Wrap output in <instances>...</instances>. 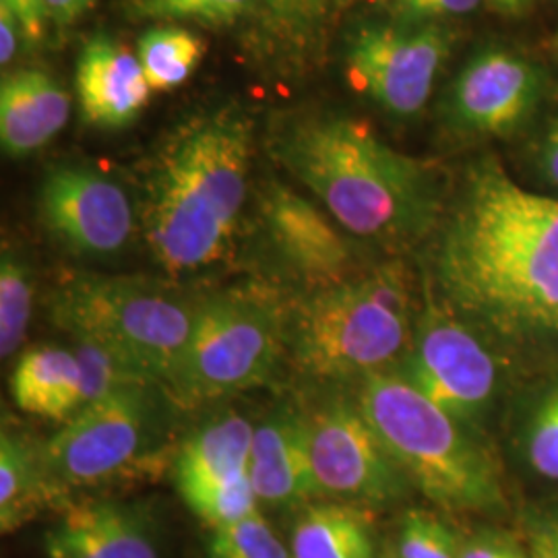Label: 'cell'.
Returning a JSON list of instances; mask_svg holds the SVG:
<instances>
[{
  "label": "cell",
  "instance_id": "cell-34",
  "mask_svg": "<svg viewBox=\"0 0 558 558\" xmlns=\"http://www.w3.org/2000/svg\"><path fill=\"white\" fill-rule=\"evenodd\" d=\"M0 7L7 9L20 23L23 41L38 46L46 34V4L44 0H0Z\"/></svg>",
  "mask_w": 558,
  "mask_h": 558
},
{
  "label": "cell",
  "instance_id": "cell-12",
  "mask_svg": "<svg viewBox=\"0 0 558 558\" xmlns=\"http://www.w3.org/2000/svg\"><path fill=\"white\" fill-rule=\"evenodd\" d=\"M38 214L41 226L80 255H114L135 230L126 191L106 174L83 166H59L46 174Z\"/></svg>",
  "mask_w": 558,
  "mask_h": 558
},
{
  "label": "cell",
  "instance_id": "cell-38",
  "mask_svg": "<svg viewBox=\"0 0 558 558\" xmlns=\"http://www.w3.org/2000/svg\"><path fill=\"white\" fill-rule=\"evenodd\" d=\"M490 4L495 9H499L500 13H507V15H519L523 11H527L534 0H490Z\"/></svg>",
  "mask_w": 558,
  "mask_h": 558
},
{
  "label": "cell",
  "instance_id": "cell-13",
  "mask_svg": "<svg viewBox=\"0 0 558 558\" xmlns=\"http://www.w3.org/2000/svg\"><path fill=\"white\" fill-rule=\"evenodd\" d=\"M544 96L536 62L507 48H486L463 64L447 89V122L468 135H509L534 117Z\"/></svg>",
  "mask_w": 558,
  "mask_h": 558
},
{
  "label": "cell",
  "instance_id": "cell-28",
  "mask_svg": "<svg viewBox=\"0 0 558 558\" xmlns=\"http://www.w3.org/2000/svg\"><path fill=\"white\" fill-rule=\"evenodd\" d=\"M207 558H292V550L259 509L234 523L211 530Z\"/></svg>",
  "mask_w": 558,
  "mask_h": 558
},
{
  "label": "cell",
  "instance_id": "cell-10",
  "mask_svg": "<svg viewBox=\"0 0 558 558\" xmlns=\"http://www.w3.org/2000/svg\"><path fill=\"white\" fill-rule=\"evenodd\" d=\"M399 373L451 416L482 430L499 396V362L447 300L426 299Z\"/></svg>",
  "mask_w": 558,
  "mask_h": 558
},
{
  "label": "cell",
  "instance_id": "cell-4",
  "mask_svg": "<svg viewBox=\"0 0 558 558\" xmlns=\"http://www.w3.org/2000/svg\"><path fill=\"white\" fill-rule=\"evenodd\" d=\"M356 398L414 490L433 505L482 518L509 511L499 459L482 430L445 412L393 366L359 380Z\"/></svg>",
  "mask_w": 558,
  "mask_h": 558
},
{
  "label": "cell",
  "instance_id": "cell-27",
  "mask_svg": "<svg viewBox=\"0 0 558 558\" xmlns=\"http://www.w3.org/2000/svg\"><path fill=\"white\" fill-rule=\"evenodd\" d=\"M331 0H263L260 21L286 48L306 52L319 44Z\"/></svg>",
  "mask_w": 558,
  "mask_h": 558
},
{
  "label": "cell",
  "instance_id": "cell-9",
  "mask_svg": "<svg viewBox=\"0 0 558 558\" xmlns=\"http://www.w3.org/2000/svg\"><path fill=\"white\" fill-rule=\"evenodd\" d=\"M313 476L319 499L339 500L368 511L393 507L414 490L359 398L336 391L304 401Z\"/></svg>",
  "mask_w": 558,
  "mask_h": 558
},
{
  "label": "cell",
  "instance_id": "cell-2",
  "mask_svg": "<svg viewBox=\"0 0 558 558\" xmlns=\"http://www.w3.org/2000/svg\"><path fill=\"white\" fill-rule=\"evenodd\" d=\"M271 149L354 239L408 246L439 221V174L362 120L323 110L294 114L276 126Z\"/></svg>",
  "mask_w": 558,
  "mask_h": 558
},
{
  "label": "cell",
  "instance_id": "cell-16",
  "mask_svg": "<svg viewBox=\"0 0 558 558\" xmlns=\"http://www.w3.org/2000/svg\"><path fill=\"white\" fill-rule=\"evenodd\" d=\"M248 476L260 509L296 513L319 499L302 399H281L255 422Z\"/></svg>",
  "mask_w": 558,
  "mask_h": 558
},
{
  "label": "cell",
  "instance_id": "cell-35",
  "mask_svg": "<svg viewBox=\"0 0 558 558\" xmlns=\"http://www.w3.org/2000/svg\"><path fill=\"white\" fill-rule=\"evenodd\" d=\"M536 166L539 179L558 189V117L550 120L536 145Z\"/></svg>",
  "mask_w": 558,
  "mask_h": 558
},
{
  "label": "cell",
  "instance_id": "cell-6",
  "mask_svg": "<svg viewBox=\"0 0 558 558\" xmlns=\"http://www.w3.org/2000/svg\"><path fill=\"white\" fill-rule=\"evenodd\" d=\"M288 313L290 304L263 281L199 300L163 393L180 410H195L269 383L288 359Z\"/></svg>",
  "mask_w": 558,
  "mask_h": 558
},
{
  "label": "cell",
  "instance_id": "cell-33",
  "mask_svg": "<svg viewBox=\"0 0 558 558\" xmlns=\"http://www.w3.org/2000/svg\"><path fill=\"white\" fill-rule=\"evenodd\" d=\"M399 23H439L476 11L482 0H385Z\"/></svg>",
  "mask_w": 558,
  "mask_h": 558
},
{
  "label": "cell",
  "instance_id": "cell-31",
  "mask_svg": "<svg viewBox=\"0 0 558 558\" xmlns=\"http://www.w3.org/2000/svg\"><path fill=\"white\" fill-rule=\"evenodd\" d=\"M518 532L532 558H558V497L525 505Z\"/></svg>",
  "mask_w": 558,
  "mask_h": 558
},
{
  "label": "cell",
  "instance_id": "cell-18",
  "mask_svg": "<svg viewBox=\"0 0 558 558\" xmlns=\"http://www.w3.org/2000/svg\"><path fill=\"white\" fill-rule=\"evenodd\" d=\"M255 422L240 412H216L177 440L170 463L180 499L248 474Z\"/></svg>",
  "mask_w": 558,
  "mask_h": 558
},
{
  "label": "cell",
  "instance_id": "cell-39",
  "mask_svg": "<svg viewBox=\"0 0 558 558\" xmlns=\"http://www.w3.org/2000/svg\"><path fill=\"white\" fill-rule=\"evenodd\" d=\"M380 558H396L393 550H391V546H389V542H385V544L380 546Z\"/></svg>",
  "mask_w": 558,
  "mask_h": 558
},
{
  "label": "cell",
  "instance_id": "cell-14",
  "mask_svg": "<svg viewBox=\"0 0 558 558\" xmlns=\"http://www.w3.org/2000/svg\"><path fill=\"white\" fill-rule=\"evenodd\" d=\"M260 218L279 259L308 290L362 271L352 234L327 211L278 180L263 189Z\"/></svg>",
  "mask_w": 558,
  "mask_h": 558
},
{
  "label": "cell",
  "instance_id": "cell-11",
  "mask_svg": "<svg viewBox=\"0 0 558 558\" xmlns=\"http://www.w3.org/2000/svg\"><path fill=\"white\" fill-rule=\"evenodd\" d=\"M451 44L453 34L440 23L366 25L348 41L345 77L385 112L412 117L433 96Z\"/></svg>",
  "mask_w": 558,
  "mask_h": 558
},
{
  "label": "cell",
  "instance_id": "cell-25",
  "mask_svg": "<svg viewBox=\"0 0 558 558\" xmlns=\"http://www.w3.org/2000/svg\"><path fill=\"white\" fill-rule=\"evenodd\" d=\"M34 311V276L11 248L0 259V356L11 359L23 343Z\"/></svg>",
  "mask_w": 558,
  "mask_h": 558
},
{
  "label": "cell",
  "instance_id": "cell-30",
  "mask_svg": "<svg viewBox=\"0 0 558 558\" xmlns=\"http://www.w3.org/2000/svg\"><path fill=\"white\" fill-rule=\"evenodd\" d=\"M184 505L209 530L234 523V521L246 518L260 509L257 493L253 488V482L248 474L223 482L218 486H211V488H205L197 495L184 499Z\"/></svg>",
  "mask_w": 558,
  "mask_h": 558
},
{
  "label": "cell",
  "instance_id": "cell-1",
  "mask_svg": "<svg viewBox=\"0 0 558 558\" xmlns=\"http://www.w3.org/2000/svg\"><path fill=\"white\" fill-rule=\"evenodd\" d=\"M437 283L465 319L502 336L558 331V199L474 163L440 236Z\"/></svg>",
  "mask_w": 558,
  "mask_h": 558
},
{
  "label": "cell",
  "instance_id": "cell-24",
  "mask_svg": "<svg viewBox=\"0 0 558 558\" xmlns=\"http://www.w3.org/2000/svg\"><path fill=\"white\" fill-rule=\"evenodd\" d=\"M137 57L151 89L170 92L193 77L205 57V41L179 25L151 27L137 40Z\"/></svg>",
  "mask_w": 558,
  "mask_h": 558
},
{
  "label": "cell",
  "instance_id": "cell-3",
  "mask_svg": "<svg viewBox=\"0 0 558 558\" xmlns=\"http://www.w3.org/2000/svg\"><path fill=\"white\" fill-rule=\"evenodd\" d=\"M253 120L239 106L193 117L163 143L143 197V232L170 276L226 257L248 195Z\"/></svg>",
  "mask_w": 558,
  "mask_h": 558
},
{
  "label": "cell",
  "instance_id": "cell-5",
  "mask_svg": "<svg viewBox=\"0 0 558 558\" xmlns=\"http://www.w3.org/2000/svg\"><path fill=\"white\" fill-rule=\"evenodd\" d=\"M416 317L410 271L387 260L296 300L288 313V359L317 383L362 380L405 356Z\"/></svg>",
  "mask_w": 558,
  "mask_h": 558
},
{
  "label": "cell",
  "instance_id": "cell-8",
  "mask_svg": "<svg viewBox=\"0 0 558 558\" xmlns=\"http://www.w3.org/2000/svg\"><path fill=\"white\" fill-rule=\"evenodd\" d=\"M172 401L158 385L137 383L96 399L44 440L48 474L62 499L75 490L154 476L172 463Z\"/></svg>",
  "mask_w": 558,
  "mask_h": 558
},
{
  "label": "cell",
  "instance_id": "cell-36",
  "mask_svg": "<svg viewBox=\"0 0 558 558\" xmlns=\"http://www.w3.org/2000/svg\"><path fill=\"white\" fill-rule=\"evenodd\" d=\"M96 0H44L48 20L57 27H69L94 7Z\"/></svg>",
  "mask_w": 558,
  "mask_h": 558
},
{
  "label": "cell",
  "instance_id": "cell-29",
  "mask_svg": "<svg viewBox=\"0 0 558 558\" xmlns=\"http://www.w3.org/2000/svg\"><path fill=\"white\" fill-rule=\"evenodd\" d=\"M133 13L143 20L234 25L255 15L260 17L263 0H135Z\"/></svg>",
  "mask_w": 558,
  "mask_h": 558
},
{
  "label": "cell",
  "instance_id": "cell-32",
  "mask_svg": "<svg viewBox=\"0 0 558 558\" xmlns=\"http://www.w3.org/2000/svg\"><path fill=\"white\" fill-rule=\"evenodd\" d=\"M459 558H532L521 534L497 523H484L461 532Z\"/></svg>",
  "mask_w": 558,
  "mask_h": 558
},
{
  "label": "cell",
  "instance_id": "cell-19",
  "mask_svg": "<svg viewBox=\"0 0 558 558\" xmlns=\"http://www.w3.org/2000/svg\"><path fill=\"white\" fill-rule=\"evenodd\" d=\"M62 499L48 474L44 440L25 430L13 416H2L0 428V530L15 534L21 527L57 511Z\"/></svg>",
  "mask_w": 558,
  "mask_h": 558
},
{
  "label": "cell",
  "instance_id": "cell-26",
  "mask_svg": "<svg viewBox=\"0 0 558 558\" xmlns=\"http://www.w3.org/2000/svg\"><path fill=\"white\" fill-rule=\"evenodd\" d=\"M389 546L396 558H459L461 532L433 511L412 509L399 518Z\"/></svg>",
  "mask_w": 558,
  "mask_h": 558
},
{
  "label": "cell",
  "instance_id": "cell-22",
  "mask_svg": "<svg viewBox=\"0 0 558 558\" xmlns=\"http://www.w3.org/2000/svg\"><path fill=\"white\" fill-rule=\"evenodd\" d=\"M292 558H380L375 521L368 509L317 499L294 515Z\"/></svg>",
  "mask_w": 558,
  "mask_h": 558
},
{
  "label": "cell",
  "instance_id": "cell-20",
  "mask_svg": "<svg viewBox=\"0 0 558 558\" xmlns=\"http://www.w3.org/2000/svg\"><path fill=\"white\" fill-rule=\"evenodd\" d=\"M71 96L40 69H21L0 85V141L11 158H25L66 126Z\"/></svg>",
  "mask_w": 558,
  "mask_h": 558
},
{
  "label": "cell",
  "instance_id": "cell-23",
  "mask_svg": "<svg viewBox=\"0 0 558 558\" xmlns=\"http://www.w3.org/2000/svg\"><path fill=\"white\" fill-rule=\"evenodd\" d=\"M511 447L527 474L558 486V379L525 403L513 426Z\"/></svg>",
  "mask_w": 558,
  "mask_h": 558
},
{
  "label": "cell",
  "instance_id": "cell-21",
  "mask_svg": "<svg viewBox=\"0 0 558 558\" xmlns=\"http://www.w3.org/2000/svg\"><path fill=\"white\" fill-rule=\"evenodd\" d=\"M11 396L21 412L64 424L87 405L83 368L75 350L36 345L21 354L11 375Z\"/></svg>",
  "mask_w": 558,
  "mask_h": 558
},
{
  "label": "cell",
  "instance_id": "cell-17",
  "mask_svg": "<svg viewBox=\"0 0 558 558\" xmlns=\"http://www.w3.org/2000/svg\"><path fill=\"white\" fill-rule=\"evenodd\" d=\"M75 89L81 117L100 129L131 124L154 92L140 57L108 36H94L81 48Z\"/></svg>",
  "mask_w": 558,
  "mask_h": 558
},
{
  "label": "cell",
  "instance_id": "cell-15",
  "mask_svg": "<svg viewBox=\"0 0 558 558\" xmlns=\"http://www.w3.org/2000/svg\"><path fill=\"white\" fill-rule=\"evenodd\" d=\"M41 548L46 558H161L163 525L149 500H69Z\"/></svg>",
  "mask_w": 558,
  "mask_h": 558
},
{
  "label": "cell",
  "instance_id": "cell-37",
  "mask_svg": "<svg viewBox=\"0 0 558 558\" xmlns=\"http://www.w3.org/2000/svg\"><path fill=\"white\" fill-rule=\"evenodd\" d=\"M21 40H23V34H21L20 23L7 9L0 7V62H2V66L13 62Z\"/></svg>",
  "mask_w": 558,
  "mask_h": 558
},
{
  "label": "cell",
  "instance_id": "cell-7",
  "mask_svg": "<svg viewBox=\"0 0 558 558\" xmlns=\"http://www.w3.org/2000/svg\"><path fill=\"white\" fill-rule=\"evenodd\" d=\"M199 300L156 279L71 274L50 296V319L73 339L100 343L160 385L189 341Z\"/></svg>",
  "mask_w": 558,
  "mask_h": 558
},
{
  "label": "cell",
  "instance_id": "cell-40",
  "mask_svg": "<svg viewBox=\"0 0 558 558\" xmlns=\"http://www.w3.org/2000/svg\"><path fill=\"white\" fill-rule=\"evenodd\" d=\"M557 46H558V40H557Z\"/></svg>",
  "mask_w": 558,
  "mask_h": 558
}]
</instances>
